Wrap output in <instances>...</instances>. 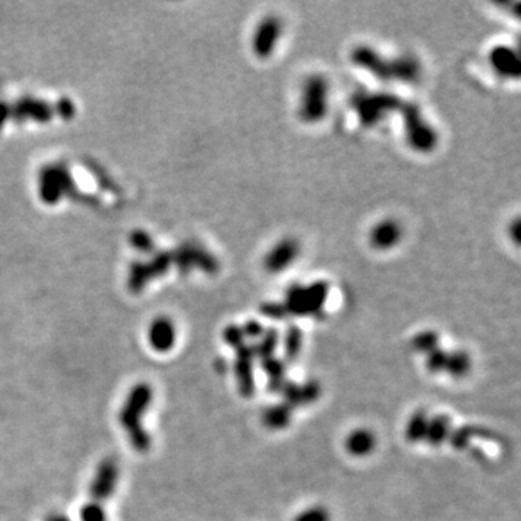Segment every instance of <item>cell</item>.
Returning a JSON list of instances; mask_svg holds the SVG:
<instances>
[{"instance_id":"cell-23","label":"cell","mask_w":521,"mask_h":521,"mask_svg":"<svg viewBox=\"0 0 521 521\" xmlns=\"http://www.w3.org/2000/svg\"><path fill=\"white\" fill-rule=\"evenodd\" d=\"M448 358H449L448 352L442 350L440 348H436L430 353H427L426 366L430 372H433V374H436V372H444L446 364H448Z\"/></svg>"},{"instance_id":"cell-28","label":"cell","mask_w":521,"mask_h":521,"mask_svg":"<svg viewBox=\"0 0 521 521\" xmlns=\"http://www.w3.org/2000/svg\"><path fill=\"white\" fill-rule=\"evenodd\" d=\"M47 521H70V520L65 515H63V514H51L47 518Z\"/></svg>"},{"instance_id":"cell-16","label":"cell","mask_w":521,"mask_h":521,"mask_svg":"<svg viewBox=\"0 0 521 521\" xmlns=\"http://www.w3.org/2000/svg\"><path fill=\"white\" fill-rule=\"evenodd\" d=\"M377 444V439L374 436V433L366 430V429H358L355 432H352L348 437H346V451L352 455V456H366L369 455L372 451H374Z\"/></svg>"},{"instance_id":"cell-7","label":"cell","mask_w":521,"mask_h":521,"mask_svg":"<svg viewBox=\"0 0 521 521\" xmlns=\"http://www.w3.org/2000/svg\"><path fill=\"white\" fill-rule=\"evenodd\" d=\"M284 25L280 17L275 15L264 16L252 33L251 48L255 57L259 60H268L275 52L281 41Z\"/></svg>"},{"instance_id":"cell-22","label":"cell","mask_w":521,"mask_h":521,"mask_svg":"<svg viewBox=\"0 0 521 521\" xmlns=\"http://www.w3.org/2000/svg\"><path fill=\"white\" fill-rule=\"evenodd\" d=\"M437 342H439L437 334L432 330H426V332L416 334L413 339V348L423 353H430L432 350L437 348Z\"/></svg>"},{"instance_id":"cell-25","label":"cell","mask_w":521,"mask_h":521,"mask_svg":"<svg viewBox=\"0 0 521 521\" xmlns=\"http://www.w3.org/2000/svg\"><path fill=\"white\" fill-rule=\"evenodd\" d=\"M294 521H330V514L323 507H310L297 514Z\"/></svg>"},{"instance_id":"cell-15","label":"cell","mask_w":521,"mask_h":521,"mask_svg":"<svg viewBox=\"0 0 521 521\" xmlns=\"http://www.w3.org/2000/svg\"><path fill=\"white\" fill-rule=\"evenodd\" d=\"M287 404L293 408L297 404H307L314 401L320 394V387L316 382H309L306 385H294V384H283L281 387Z\"/></svg>"},{"instance_id":"cell-13","label":"cell","mask_w":521,"mask_h":521,"mask_svg":"<svg viewBox=\"0 0 521 521\" xmlns=\"http://www.w3.org/2000/svg\"><path fill=\"white\" fill-rule=\"evenodd\" d=\"M236 349V364L235 372L238 378V385L240 394L244 397H251L254 393V377H252V361L255 358L254 346L242 343Z\"/></svg>"},{"instance_id":"cell-11","label":"cell","mask_w":521,"mask_h":521,"mask_svg":"<svg viewBox=\"0 0 521 521\" xmlns=\"http://www.w3.org/2000/svg\"><path fill=\"white\" fill-rule=\"evenodd\" d=\"M488 61L492 71L501 79H518L520 77V55L508 45H497L490 51Z\"/></svg>"},{"instance_id":"cell-10","label":"cell","mask_w":521,"mask_h":521,"mask_svg":"<svg viewBox=\"0 0 521 521\" xmlns=\"http://www.w3.org/2000/svg\"><path fill=\"white\" fill-rule=\"evenodd\" d=\"M404 236L401 223L396 219H382L369 232V245L375 251L387 252L394 249Z\"/></svg>"},{"instance_id":"cell-14","label":"cell","mask_w":521,"mask_h":521,"mask_svg":"<svg viewBox=\"0 0 521 521\" xmlns=\"http://www.w3.org/2000/svg\"><path fill=\"white\" fill-rule=\"evenodd\" d=\"M391 64V80L400 83H416L421 74V65L414 55L403 54L389 60Z\"/></svg>"},{"instance_id":"cell-12","label":"cell","mask_w":521,"mask_h":521,"mask_svg":"<svg viewBox=\"0 0 521 521\" xmlns=\"http://www.w3.org/2000/svg\"><path fill=\"white\" fill-rule=\"evenodd\" d=\"M146 336L155 352L166 353L176 346L177 329L169 318H158L148 327Z\"/></svg>"},{"instance_id":"cell-5","label":"cell","mask_w":521,"mask_h":521,"mask_svg":"<svg viewBox=\"0 0 521 521\" xmlns=\"http://www.w3.org/2000/svg\"><path fill=\"white\" fill-rule=\"evenodd\" d=\"M352 109L355 110V114L359 119V122L364 126H375L381 123L388 115L393 114L396 110H400L403 103L401 100L389 93H368V91H359L355 96L352 98Z\"/></svg>"},{"instance_id":"cell-20","label":"cell","mask_w":521,"mask_h":521,"mask_svg":"<svg viewBox=\"0 0 521 521\" xmlns=\"http://www.w3.org/2000/svg\"><path fill=\"white\" fill-rule=\"evenodd\" d=\"M427 424H429V419H427V416L423 412L414 413L407 423V429H405L407 440L412 443L424 440V436L427 432Z\"/></svg>"},{"instance_id":"cell-26","label":"cell","mask_w":521,"mask_h":521,"mask_svg":"<svg viewBox=\"0 0 521 521\" xmlns=\"http://www.w3.org/2000/svg\"><path fill=\"white\" fill-rule=\"evenodd\" d=\"M223 339H225V342L229 346L238 348V346L244 343L245 334H244V330H242V327L232 325V326H228L225 329V332H223Z\"/></svg>"},{"instance_id":"cell-18","label":"cell","mask_w":521,"mask_h":521,"mask_svg":"<svg viewBox=\"0 0 521 521\" xmlns=\"http://www.w3.org/2000/svg\"><path fill=\"white\" fill-rule=\"evenodd\" d=\"M263 420H264V424L270 427V429H274V430L283 429V427H286L291 420V407L287 403L275 404L270 407L268 410H265Z\"/></svg>"},{"instance_id":"cell-1","label":"cell","mask_w":521,"mask_h":521,"mask_svg":"<svg viewBox=\"0 0 521 521\" xmlns=\"http://www.w3.org/2000/svg\"><path fill=\"white\" fill-rule=\"evenodd\" d=\"M153 401V387L148 382H138L130 388L119 412V423L127 442L138 453H146L153 446V437L143 426V417Z\"/></svg>"},{"instance_id":"cell-17","label":"cell","mask_w":521,"mask_h":521,"mask_svg":"<svg viewBox=\"0 0 521 521\" xmlns=\"http://www.w3.org/2000/svg\"><path fill=\"white\" fill-rule=\"evenodd\" d=\"M451 435V419L448 416H436L432 420H429L427 424V432L424 436V440L432 444L439 446L443 443Z\"/></svg>"},{"instance_id":"cell-6","label":"cell","mask_w":521,"mask_h":521,"mask_svg":"<svg viewBox=\"0 0 521 521\" xmlns=\"http://www.w3.org/2000/svg\"><path fill=\"white\" fill-rule=\"evenodd\" d=\"M329 294L326 281H316L309 286H293L287 290L283 309L286 314L314 316L323 310Z\"/></svg>"},{"instance_id":"cell-24","label":"cell","mask_w":521,"mask_h":521,"mask_svg":"<svg viewBox=\"0 0 521 521\" xmlns=\"http://www.w3.org/2000/svg\"><path fill=\"white\" fill-rule=\"evenodd\" d=\"M302 342H303L302 332L297 327L288 329V332L286 334V345H284L286 346V355L288 358H295L297 355H299L300 348H302Z\"/></svg>"},{"instance_id":"cell-19","label":"cell","mask_w":521,"mask_h":521,"mask_svg":"<svg viewBox=\"0 0 521 521\" xmlns=\"http://www.w3.org/2000/svg\"><path fill=\"white\" fill-rule=\"evenodd\" d=\"M469 369H471V358L467 352L456 350L453 353H449L448 364H446V369H444L449 375L460 378L463 375H467Z\"/></svg>"},{"instance_id":"cell-4","label":"cell","mask_w":521,"mask_h":521,"mask_svg":"<svg viewBox=\"0 0 521 521\" xmlns=\"http://www.w3.org/2000/svg\"><path fill=\"white\" fill-rule=\"evenodd\" d=\"M400 111L403 114L404 137L413 151L429 154L439 145V135L436 129L427 122L421 110L414 103H403Z\"/></svg>"},{"instance_id":"cell-2","label":"cell","mask_w":521,"mask_h":521,"mask_svg":"<svg viewBox=\"0 0 521 521\" xmlns=\"http://www.w3.org/2000/svg\"><path fill=\"white\" fill-rule=\"evenodd\" d=\"M119 476V463L114 458H106L99 463L90 482L88 501L80 510L81 521H107L106 502L116 491Z\"/></svg>"},{"instance_id":"cell-27","label":"cell","mask_w":521,"mask_h":521,"mask_svg":"<svg viewBox=\"0 0 521 521\" xmlns=\"http://www.w3.org/2000/svg\"><path fill=\"white\" fill-rule=\"evenodd\" d=\"M242 330H244L245 336H249V338H259L264 332L263 326H260L258 322H248L244 327H242Z\"/></svg>"},{"instance_id":"cell-8","label":"cell","mask_w":521,"mask_h":521,"mask_svg":"<svg viewBox=\"0 0 521 521\" xmlns=\"http://www.w3.org/2000/svg\"><path fill=\"white\" fill-rule=\"evenodd\" d=\"M300 252L302 247L299 240H295L294 238H284L278 240L264 256V268L270 274L284 272L299 259Z\"/></svg>"},{"instance_id":"cell-21","label":"cell","mask_w":521,"mask_h":521,"mask_svg":"<svg viewBox=\"0 0 521 521\" xmlns=\"http://www.w3.org/2000/svg\"><path fill=\"white\" fill-rule=\"evenodd\" d=\"M277 342H278V334L275 330H268L265 332V334L263 336V341H260L258 345L254 346V352H255V357H259L263 359H268L271 358L272 352L277 346Z\"/></svg>"},{"instance_id":"cell-3","label":"cell","mask_w":521,"mask_h":521,"mask_svg":"<svg viewBox=\"0 0 521 521\" xmlns=\"http://www.w3.org/2000/svg\"><path fill=\"white\" fill-rule=\"evenodd\" d=\"M330 107V83L322 76V74H310L304 79L300 96L299 106H297V114L299 118L309 125L322 122Z\"/></svg>"},{"instance_id":"cell-9","label":"cell","mask_w":521,"mask_h":521,"mask_svg":"<svg viewBox=\"0 0 521 521\" xmlns=\"http://www.w3.org/2000/svg\"><path fill=\"white\" fill-rule=\"evenodd\" d=\"M350 61L358 68L372 74L382 81L391 80V64L374 47L358 45L350 52Z\"/></svg>"}]
</instances>
